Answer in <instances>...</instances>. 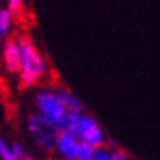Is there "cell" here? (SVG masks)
<instances>
[{"mask_svg":"<svg viewBox=\"0 0 160 160\" xmlns=\"http://www.w3.org/2000/svg\"><path fill=\"white\" fill-rule=\"evenodd\" d=\"M20 38V46H21V64H20V72H18V80L20 85L26 87H34L49 77V64L46 61L44 54L38 49L34 41L30 36H18Z\"/></svg>","mask_w":160,"mask_h":160,"instance_id":"1","label":"cell"},{"mask_svg":"<svg viewBox=\"0 0 160 160\" xmlns=\"http://www.w3.org/2000/svg\"><path fill=\"white\" fill-rule=\"evenodd\" d=\"M26 131L30 134L31 141L34 142V145L41 152H46V154H51V155L54 154L56 141L61 132L56 124H52L46 118H42L41 114L33 111L26 118Z\"/></svg>","mask_w":160,"mask_h":160,"instance_id":"3","label":"cell"},{"mask_svg":"<svg viewBox=\"0 0 160 160\" xmlns=\"http://www.w3.org/2000/svg\"><path fill=\"white\" fill-rule=\"evenodd\" d=\"M56 93L59 97L61 103L64 105V108L72 114H80L83 113V103L80 101V98L75 95L74 92L67 87H62V85H57L56 87Z\"/></svg>","mask_w":160,"mask_h":160,"instance_id":"7","label":"cell"},{"mask_svg":"<svg viewBox=\"0 0 160 160\" xmlns=\"http://www.w3.org/2000/svg\"><path fill=\"white\" fill-rule=\"evenodd\" d=\"M44 160H61V158H57L56 155H48V157H46Z\"/></svg>","mask_w":160,"mask_h":160,"instance_id":"15","label":"cell"},{"mask_svg":"<svg viewBox=\"0 0 160 160\" xmlns=\"http://www.w3.org/2000/svg\"><path fill=\"white\" fill-rule=\"evenodd\" d=\"M69 131L82 144L92 145L95 149H101V147H106L108 145L106 136L103 132V129H101L100 122L92 114H87V113L75 114Z\"/></svg>","mask_w":160,"mask_h":160,"instance_id":"4","label":"cell"},{"mask_svg":"<svg viewBox=\"0 0 160 160\" xmlns=\"http://www.w3.org/2000/svg\"><path fill=\"white\" fill-rule=\"evenodd\" d=\"M0 10H2V3H0Z\"/></svg>","mask_w":160,"mask_h":160,"instance_id":"16","label":"cell"},{"mask_svg":"<svg viewBox=\"0 0 160 160\" xmlns=\"http://www.w3.org/2000/svg\"><path fill=\"white\" fill-rule=\"evenodd\" d=\"M95 160H111V149L108 145L106 147H101V149H97Z\"/></svg>","mask_w":160,"mask_h":160,"instance_id":"13","label":"cell"},{"mask_svg":"<svg viewBox=\"0 0 160 160\" xmlns=\"http://www.w3.org/2000/svg\"><path fill=\"white\" fill-rule=\"evenodd\" d=\"M15 17L12 15V13L2 7V10H0V41H5L7 38H10V33L13 30V26H15Z\"/></svg>","mask_w":160,"mask_h":160,"instance_id":"8","label":"cell"},{"mask_svg":"<svg viewBox=\"0 0 160 160\" xmlns=\"http://www.w3.org/2000/svg\"><path fill=\"white\" fill-rule=\"evenodd\" d=\"M0 160H17L12 142L7 141L2 134H0Z\"/></svg>","mask_w":160,"mask_h":160,"instance_id":"9","label":"cell"},{"mask_svg":"<svg viewBox=\"0 0 160 160\" xmlns=\"http://www.w3.org/2000/svg\"><path fill=\"white\" fill-rule=\"evenodd\" d=\"M34 103V111L41 114L42 118H46L52 124L57 126L59 131H69L74 121V116L64 108L61 103L59 97L56 93V88H41L34 93L33 98Z\"/></svg>","mask_w":160,"mask_h":160,"instance_id":"2","label":"cell"},{"mask_svg":"<svg viewBox=\"0 0 160 160\" xmlns=\"http://www.w3.org/2000/svg\"><path fill=\"white\" fill-rule=\"evenodd\" d=\"M95 154H97V149L95 147L80 142V149H78L77 160H95Z\"/></svg>","mask_w":160,"mask_h":160,"instance_id":"11","label":"cell"},{"mask_svg":"<svg viewBox=\"0 0 160 160\" xmlns=\"http://www.w3.org/2000/svg\"><path fill=\"white\" fill-rule=\"evenodd\" d=\"M12 145H13V152H15L17 160H34L30 152H26V149L23 147V144H20V142H12Z\"/></svg>","mask_w":160,"mask_h":160,"instance_id":"12","label":"cell"},{"mask_svg":"<svg viewBox=\"0 0 160 160\" xmlns=\"http://www.w3.org/2000/svg\"><path fill=\"white\" fill-rule=\"evenodd\" d=\"M5 8L8 10L15 18H20L21 13L25 12V2H21V0H8L7 5H5Z\"/></svg>","mask_w":160,"mask_h":160,"instance_id":"10","label":"cell"},{"mask_svg":"<svg viewBox=\"0 0 160 160\" xmlns=\"http://www.w3.org/2000/svg\"><path fill=\"white\" fill-rule=\"evenodd\" d=\"M2 61L3 67L8 74L18 75L21 64V46L18 36H10L2 42Z\"/></svg>","mask_w":160,"mask_h":160,"instance_id":"5","label":"cell"},{"mask_svg":"<svg viewBox=\"0 0 160 160\" xmlns=\"http://www.w3.org/2000/svg\"><path fill=\"white\" fill-rule=\"evenodd\" d=\"M80 149V141L70 132V131H61L56 141L54 154L61 160H77Z\"/></svg>","mask_w":160,"mask_h":160,"instance_id":"6","label":"cell"},{"mask_svg":"<svg viewBox=\"0 0 160 160\" xmlns=\"http://www.w3.org/2000/svg\"><path fill=\"white\" fill-rule=\"evenodd\" d=\"M111 149V160H129V155L119 147H110Z\"/></svg>","mask_w":160,"mask_h":160,"instance_id":"14","label":"cell"}]
</instances>
